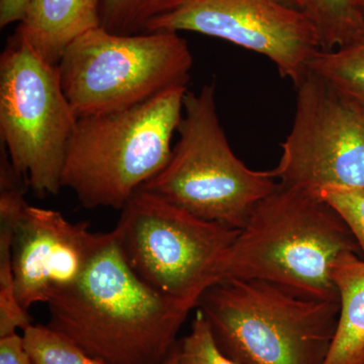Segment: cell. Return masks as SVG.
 <instances>
[{
  "label": "cell",
  "mask_w": 364,
  "mask_h": 364,
  "mask_svg": "<svg viewBox=\"0 0 364 364\" xmlns=\"http://www.w3.org/2000/svg\"><path fill=\"white\" fill-rule=\"evenodd\" d=\"M313 193L338 213L364 255V189L331 186Z\"/></svg>",
  "instance_id": "20"
},
{
  "label": "cell",
  "mask_w": 364,
  "mask_h": 364,
  "mask_svg": "<svg viewBox=\"0 0 364 364\" xmlns=\"http://www.w3.org/2000/svg\"><path fill=\"white\" fill-rule=\"evenodd\" d=\"M48 306L52 330L107 364L164 363L191 311L139 279L116 238Z\"/></svg>",
  "instance_id": "1"
},
{
  "label": "cell",
  "mask_w": 364,
  "mask_h": 364,
  "mask_svg": "<svg viewBox=\"0 0 364 364\" xmlns=\"http://www.w3.org/2000/svg\"><path fill=\"white\" fill-rule=\"evenodd\" d=\"M102 0H32L16 35L57 65L76 38L100 26Z\"/></svg>",
  "instance_id": "12"
},
{
  "label": "cell",
  "mask_w": 364,
  "mask_h": 364,
  "mask_svg": "<svg viewBox=\"0 0 364 364\" xmlns=\"http://www.w3.org/2000/svg\"><path fill=\"white\" fill-rule=\"evenodd\" d=\"M294 87L293 126L272 169L280 186L364 189V117L310 70Z\"/></svg>",
  "instance_id": "9"
},
{
  "label": "cell",
  "mask_w": 364,
  "mask_h": 364,
  "mask_svg": "<svg viewBox=\"0 0 364 364\" xmlns=\"http://www.w3.org/2000/svg\"><path fill=\"white\" fill-rule=\"evenodd\" d=\"M339 317L324 364H364V258L347 253L333 265Z\"/></svg>",
  "instance_id": "13"
},
{
  "label": "cell",
  "mask_w": 364,
  "mask_h": 364,
  "mask_svg": "<svg viewBox=\"0 0 364 364\" xmlns=\"http://www.w3.org/2000/svg\"><path fill=\"white\" fill-rule=\"evenodd\" d=\"M303 11L317 28L324 51L346 44L364 26L358 0H304Z\"/></svg>",
  "instance_id": "16"
},
{
  "label": "cell",
  "mask_w": 364,
  "mask_h": 364,
  "mask_svg": "<svg viewBox=\"0 0 364 364\" xmlns=\"http://www.w3.org/2000/svg\"><path fill=\"white\" fill-rule=\"evenodd\" d=\"M32 0H0V28L25 20Z\"/></svg>",
  "instance_id": "22"
},
{
  "label": "cell",
  "mask_w": 364,
  "mask_h": 364,
  "mask_svg": "<svg viewBox=\"0 0 364 364\" xmlns=\"http://www.w3.org/2000/svg\"><path fill=\"white\" fill-rule=\"evenodd\" d=\"M159 31L202 33L258 53L294 86L322 50L312 20L286 0H170L146 28Z\"/></svg>",
  "instance_id": "10"
},
{
  "label": "cell",
  "mask_w": 364,
  "mask_h": 364,
  "mask_svg": "<svg viewBox=\"0 0 364 364\" xmlns=\"http://www.w3.org/2000/svg\"><path fill=\"white\" fill-rule=\"evenodd\" d=\"M309 70L364 117V26L346 44L331 51L316 53Z\"/></svg>",
  "instance_id": "15"
},
{
  "label": "cell",
  "mask_w": 364,
  "mask_h": 364,
  "mask_svg": "<svg viewBox=\"0 0 364 364\" xmlns=\"http://www.w3.org/2000/svg\"><path fill=\"white\" fill-rule=\"evenodd\" d=\"M114 238V230L93 233L90 223H71L57 210L26 203L16 222L11 257L21 309L28 313L70 289Z\"/></svg>",
  "instance_id": "11"
},
{
  "label": "cell",
  "mask_w": 364,
  "mask_h": 364,
  "mask_svg": "<svg viewBox=\"0 0 364 364\" xmlns=\"http://www.w3.org/2000/svg\"><path fill=\"white\" fill-rule=\"evenodd\" d=\"M170 0H102L100 26L119 35L146 33L148 23L161 14Z\"/></svg>",
  "instance_id": "18"
},
{
  "label": "cell",
  "mask_w": 364,
  "mask_h": 364,
  "mask_svg": "<svg viewBox=\"0 0 364 364\" xmlns=\"http://www.w3.org/2000/svg\"><path fill=\"white\" fill-rule=\"evenodd\" d=\"M358 4L360 11L364 14V0H358Z\"/></svg>",
  "instance_id": "25"
},
{
  "label": "cell",
  "mask_w": 364,
  "mask_h": 364,
  "mask_svg": "<svg viewBox=\"0 0 364 364\" xmlns=\"http://www.w3.org/2000/svg\"><path fill=\"white\" fill-rule=\"evenodd\" d=\"M177 344V343H176ZM163 364H181L179 363L178 352H177V347H174L173 350L169 354L165 363Z\"/></svg>",
  "instance_id": "23"
},
{
  "label": "cell",
  "mask_w": 364,
  "mask_h": 364,
  "mask_svg": "<svg viewBox=\"0 0 364 364\" xmlns=\"http://www.w3.org/2000/svg\"><path fill=\"white\" fill-rule=\"evenodd\" d=\"M23 337L35 364H107L86 353L48 325L31 324L23 330Z\"/></svg>",
  "instance_id": "17"
},
{
  "label": "cell",
  "mask_w": 364,
  "mask_h": 364,
  "mask_svg": "<svg viewBox=\"0 0 364 364\" xmlns=\"http://www.w3.org/2000/svg\"><path fill=\"white\" fill-rule=\"evenodd\" d=\"M359 251L350 230L329 203L279 182L227 251L220 279L263 280L303 298L339 301L333 265L344 254Z\"/></svg>",
  "instance_id": "2"
},
{
  "label": "cell",
  "mask_w": 364,
  "mask_h": 364,
  "mask_svg": "<svg viewBox=\"0 0 364 364\" xmlns=\"http://www.w3.org/2000/svg\"><path fill=\"white\" fill-rule=\"evenodd\" d=\"M77 119L57 65L14 33L0 57V135L14 172L36 196L62 188Z\"/></svg>",
  "instance_id": "8"
},
{
  "label": "cell",
  "mask_w": 364,
  "mask_h": 364,
  "mask_svg": "<svg viewBox=\"0 0 364 364\" xmlns=\"http://www.w3.org/2000/svg\"><path fill=\"white\" fill-rule=\"evenodd\" d=\"M177 133L169 161L140 188L205 221L241 230L279 182L273 170L250 169L234 154L220 123L214 83L188 90Z\"/></svg>",
  "instance_id": "5"
},
{
  "label": "cell",
  "mask_w": 364,
  "mask_h": 364,
  "mask_svg": "<svg viewBox=\"0 0 364 364\" xmlns=\"http://www.w3.org/2000/svg\"><path fill=\"white\" fill-rule=\"evenodd\" d=\"M181 364H236L215 344L207 318L196 310L191 332L176 344Z\"/></svg>",
  "instance_id": "19"
},
{
  "label": "cell",
  "mask_w": 364,
  "mask_h": 364,
  "mask_svg": "<svg viewBox=\"0 0 364 364\" xmlns=\"http://www.w3.org/2000/svg\"><path fill=\"white\" fill-rule=\"evenodd\" d=\"M196 308L220 350L236 364H324L339 317V301L235 277L208 287Z\"/></svg>",
  "instance_id": "4"
},
{
  "label": "cell",
  "mask_w": 364,
  "mask_h": 364,
  "mask_svg": "<svg viewBox=\"0 0 364 364\" xmlns=\"http://www.w3.org/2000/svg\"><path fill=\"white\" fill-rule=\"evenodd\" d=\"M188 87L163 91L122 111L77 119L61 176L86 208L123 210L167 164Z\"/></svg>",
  "instance_id": "3"
},
{
  "label": "cell",
  "mask_w": 364,
  "mask_h": 364,
  "mask_svg": "<svg viewBox=\"0 0 364 364\" xmlns=\"http://www.w3.org/2000/svg\"><path fill=\"white\" fill-rule=\"evenodd\" d=\"M124 261L142 282L186 306L220 279V265L240 230L205 221L139 188L114 228Z\"/></svg>",
  "instance_id": "7"
},
{
  "label": "cell",
  "mask_w": 364,
  "mask_h": 364,
  "mask_svg": "<svg viewBox=\"0 0 364 364\" xmlns=\"http://www.w3.org/2000/svg\"><path fill=\"white\" fill-rule=\"evenodd\" d=\"M193 65L179 33L119 35L102 26L71 42L57 64L78 119L122 111L173 87H186Z\"/></svg>",
  "instance_id": "6"
},
{
  "label": "cell",
  "mask_w": 364,
  "mask_h": 364,
  "mask_svg": "<svg viewBox=\"0 0 364 364\" xmlns=\"http://www.w3.org/2000/svg\"><path fill=\"white\" fill-rule=\"evenodd\" d=\"M0 364H35L26 351L23 335L14 333L0 338Z\"/></svg>",
  "instance_id": "21"
},
{
  "label": "cell",
  "mask_w": 364,
  "mask_h": 364,
  "mask_svg": "<svg viewBox=\"0 0 364 364\" xmlns=\"http://www.w3.org/2000/svg\"><path fill=\"white\" fill-rule=\"evenodd\" d=\"M287 4H291V6H294L298 7V9H301L303 11L304 9V0H286Z\"/></svg>",
  "instance_id": "24"
},
{
  "label": "cell",
  "mask_w": 364,
  "mask_h": 364,
  "mask_svg": "<svg viewBox=\"0 0 364 364\" xmlns=\"http://www.w3.org/2000/svg\"><path fill=\"white\" fill-rule=\"evenodd\" d=\"M0 334H14L32 324L23 311L14 289L13 243L16 222L26 205L23 184L16 177L0 181Z\"/></svg>",
  "instance_id": "14"
}]
</instances>
